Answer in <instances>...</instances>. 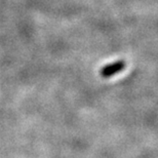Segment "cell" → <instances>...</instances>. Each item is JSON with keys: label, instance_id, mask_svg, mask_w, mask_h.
I'll return each instance as SVG.
<instances>
[{"label": "cell", "instance_id": "6da1fadb", "mask_svg": "<svg viewBox=\"0 0 158 158\" xmlns=\"http://www.w3.org/2000/svg\"><path fill=\"white\" fill-rule=\"evenodd\" d=\"M125 68V62L123 61H117L111 64H108L101 69V76L103 78H109L112 77L113 75L119 73L120 71H122Z\"/></svg>", "mask_w": 158, "mask_h": 158}]
</instances>
